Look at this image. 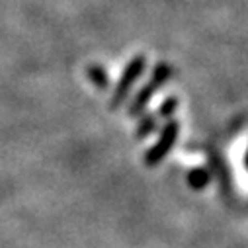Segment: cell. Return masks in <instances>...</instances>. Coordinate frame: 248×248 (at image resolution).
Instances as JSON below:
<instances>
[{
  "instance_id": "6da1fadb",
  "label": "cell",
  "mask_w": 248,
  "mask_h": 248,
  "mask_svg": "<svg viewBox=\"0 0 248 248\" xmlns=\"http://www.w3.org/2000/svg\"><path fill=\"white\" fill-rule=\"evenodd\" d=\"M246 155H248V127L242 129L232 143L229 145L227 156L232 172V182H234V190L242 196L248 198V168H246Z\"/></svg>"
}]
</instances>
